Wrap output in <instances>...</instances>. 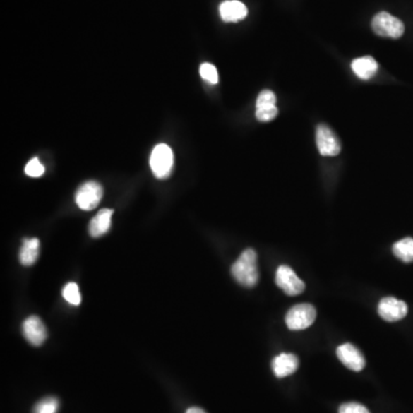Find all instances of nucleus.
<instances>
[{
	"label": "nucleus",
	"mask_w": 413,
	"mask_h": 413,
	"mask_svg": "<svg viewBox=\"0 0 413 413\" xmlns=\"http://www.w3.org/2000/svg\"><path fill=\"white\" fill-rule=\"evenodd\" d=\"M232 275L241 286L254 287L258 282V269H257L256 251L248 248L242 251L238 260L232 265Z\"/></svg>",
	"instance_id": "nucleus-1"
},
{
	"label": "nucleus",
	"mask_w": 413,
	"mask_h": 413,
	"mask_svg": "<svg viewBox=\"0 0 413 413\" xmlns=\"http://www.w3.org/2000/svg\"><path fill=\"white\" fill-rule=\"evenodd\" d=\"M150 169L159 179H165L172 174L174 167V153L168 145L159 144L150 154Z\"/></svg>",
	"instance_id": "nucleus-2"
},
{
	"label": "nucleus",
	"mask_w": 413,
	"mask_h": 413,
	"mask_svg": "<svg viewBox=\"0 0 413 413\" xmlns=\"http://www.w3.org/2000/svg\"><path fill=\"white\" fill-rule=\"evenodd\" d=\"M372 29L378 36L397 40L403 36V22L387 12H380L372 20Z\"/></svg>",
	"instance_id": "nucleus-3"
},
{
	"label": "nucleus",
	"mask_w": 413,
	"mask_h": 413,
	"mask_svg": "<svg viewBox=\"0 0 413 413\" xmlns=\"http://www.w3.org/2000/svg\"><path fill=\"white\" fill-rule=\"evenodd\" d=\"M317 317L315 306L309 303L294 306L286 315V325L292 330H302L310 328Z\"/></svg>",
	"instance_id": "nucleus-4"
},
{
	"label": "nucleus",
	"mask_w": 413,
	"mask_h": 413,
	"mask_svg": "<svg viewBox=\"0 0 413 413\" xmlns=\"http://www.w3.org/2000/svg\"><path fill=\"white\" fill-rule=\"evenodd\" d=\"M104 196V188L97 181H86L77 190L75 196L76 205L82 210H92L97 208Z\"/></svg>",
	"instance_id": "nucleus-5"
},
{
	"label": "nucleus",
	"mask_w": 413,
	"mask_h": 413,
	"mask_svg": "<svg viewBox=\"0 0 413 413\" xmlns=\"http://www.w3.org/2000/svg\"><path fill=\"white\" fill-rule=\"evenodd\" d=\"M275 284L278 287L287 294L289 297H295L302 293L306 288V285L294 273L291 266L280 265L275 273Z\"/></svg>",
	"instance_id": "nucleus-6"
},
{
	"label": "nucleus",
	"mask_w": 413,
	"mask_h": 413,
	"mask_svg": "<svg viewBox=\"0 0 413 413\" xmlns=\"http://www.w3.org/2000/svg\"><path fill=\"white\" fill-rule=\"evenodd\" d=\"M316 144L323 156H337L341 152V143L333 130L325 124L316 128Z\"/></svg>",
	"instance_id": "nucleus-7"
},
{
	"label": "nucleus",
	"mask_w": 413,
	"mask_h": 413,
	"mask_svg": "<svg viewBox=\"0 0 413 413\" xmlns=\"http://www.w3.org/2000/svg\"><path fill=\"white\" fill-rule=\"evenodd\" d=\"M378 312L380 317L385 321L394 323V321H401L407 315V303L397 300L395 297H385L380 301Z\"/></svg>",
	"instance_id": "nucleus-8"
},
{
	"label": "nucleus",
	"mask_w": 413,
	"mask_h": 413,
	"mask_svg": "<svg viewBox=\"0 0 413 413\" xmlns=\"http://www.w3.org/2000/svg\"><path fill=\"white\" fill-rule=\"evenodd\" d=\"M337 356L345 366L355 372L363 370L366 364L363 354L352 343H345L337 347Z\"/></svg>",
	"instance_id": "nucleus-9"
},
{
	"label": "nucleus",
	"mask_w": 413,
	"mask_h": 413,
	"mask_svg": "<svg viewBox=\"0 0 413 413\" xmlns=\"http://www.w3.org/2000/svg\"><path fill=\"white\" fill-rule=\"evenodd\" d=\"M22 330H23V335L28 340V342L31 343L32 346H42L47 337L45 325H44L43 321L37 316H31L29 318L25 319L22 325Z\"/></svg>",
	"instance_id": "nucleus-10"
},
{
	"label": "nucleus",
	"mask_w": 413,
	"mask_h": 413,
	"mask_svg": "<svg viewBox=\"0 0 413 413\" xmlns=\"http://www.w3.org/2000/svg\"><path fill=\"white\" fill-rule=\"evenodd\" d=\"M220 14L224 22L233 23L244 20L247 16L248 9L245 4L239 0H227L220 4Z\"/></svg>",
	"instance_id": "nucleus-11"
},
{
	"label": "nucleus",
	"mask_w": 413,
	"mask_h": 413,
	"mask_svg": "<svg viewBox=\"0 0 413 413\" xmlns=\"http://www.w3.org/2000/svg\"><path fill=\"white\" fill-rule=\"evenodd\" d=\"M299 369V358L293 354L282 352L273 358V370L277 378L291 376Z\"/></svg>",
	"instance_id": "nucleus-12"
},
{
	"label": "nucleus",
	"mask_w": 413,
	"mask_h": 413,
	"mask_svg": "<svg viewBox=\"0 0 413 413\" xmlns=\"http://www.w3.org/2000/svg\"><path fill=\"white\" fill-rule=\"evenodd\" d=\"M112 216L113 210L112 209H102L92 218L91 223L89 225V232L93 238H99L104 236L109 231L112 225Z\"/></svg>",
	"instance_id": "nucleus-13"
},
{
	"label": "nucleus",
	"mask_w": 413,
	"mask_h": 413,
	"mask_svg": "<svg viewBox=\"0 0 413 413\" xmlns=\"http://www.w3.org/2000/svg\"><path fill=\"white\" fill-rule=\"evenodd\" d=\"M352 69L358 78L367 80L376 76L379 66L372 56H361L352 61Z\"/></svg>",
	"instance_id": "nucleus-14"
},
{
	"label": "nucleus",
	"mask_w": 413,
	"mask_h": 413,
	"mask_svg": "<svg viewBox=\"0 0 413 413\" xmlns=\"http://www.w3.org/2000/svg\"><path fill=\"white\" fill-rule=\"evenodd\" d=\"M40 242L37 238L25 239L21 251L20 262L25 266H30L36 262L40 256Z\"/></svg>",
	"instance_id": "nucleus-15"
},
{
	"label": "nucleus",
	"mask_w": 413,
	"mask_h": 413,
	"mask_svg": "<svg viewBox=\"0 0 413 413\" xmlns=\"http://www.w3.org/2000/svg\"><path fill=\"white\" fill-rule=\"evenodd\" d=\"M393 253L405 263L413 262V239L404 238L394 244Z\"/></svg>",
	"instance_id": "nucleus-16"
},
{
	"label": "nucleus",
	"mask_w": 413,
	"mask_h": 413,
	"mask_svg": "<svg viewBox=\"0 0 413 413\" xmlns=\"http://www.w3.org/2000/svg\"><path fill=\"white\" fill-rule=\"evenodd\" d=\"M59 407L60 402L58 398L49 396L40 400L32 409V413H58Z\"/></svg>",
	"instance_id": "nucleus-17"
},
{
	"label": "nucleus",
	"mask_w": 413,
	"mask_h": 413,
	"mask_svg": "<svg viewBox=\"0 0 413 413\" xmlns=\"http://www.w3.org/2000/svg\"><path fill=\"white\" fill-rule=\"evenodd\" d=\"M278 108L275 104H261L256 106V119L260 122H270L278 115Z\"/></svg>",
	"instance_id": "nucleus-18"
},
{
	"label": "nucleus",
	"mask_w": 413,
	"mask_h": 413,
	"mask_svg": "<svg viewBox=\"0 0 413 413\" xmlns=\"http://www.w3.org/2000/svg\"><path fill=\"white\" fill-rule=\"evenodd\" d=\"M62 295H64V300L73 306H80L82 299H80L78 285L75 284V282H69V284L66 285L64 291H62Z\"/></svg>",
	"instance_id": "nucleus-19"
},
{
	"label": "nucleus",
	"mask_w": 413,
	"mask_h": 413,
	"mask_svg": "<svg viewBox=\"0 0 413 413\" xmlns=\"http://www.w3.org/2000/svg\"><path fill=\"white\" fill-rule=\"evenodd\" d=\"M200 75H201L203 80L210 83V84H217L218 83V73L217 69L214 64H202L200 67Z\"/></svg>",
	"instance_id": "nucleus-20"
},
{
	"label": "nucleus",
	"mask_w": 413,
	"mask_h": 413,
	"mask_svg": "<svg viewBox=\"0 0 413 413\" xmlns=\"http://www.w3.org/2000/svg\"><path fill=\"white\" fill-rule=\"evenodd\" d=\"M25 172L29 177L37 178L43 176L44 172H45V168H44V165L40 162V160L35 157V159L30 160V161L28 162V164L25 165Z\"/></svg>",
	"instance_id": "nucleus-21"
},
{
	"label": "nucleus",
	"mask_w": 413,
	"mask_h": 413,
	"mask_svg": "<svg viewBox=\"0 0 413 413\" xmlns=\"http://www.w3.org/2000/svg\"><path fill=\"white\" fill-rule=\"evenodd\" d=\"M339 413H370V411L359 403H346L340 407Z\"/></svg>",
	"instance_id": "nucleus-22"
},
{
	"label": "nucleus",
	"mask_w": 413,
	"mask_h": 413,
	"mask_svg": "<svg viewBox=\"0 0 413 413\" xmlns=\"http://www.w3.org/2000/svg\"><path fill=\"white\" fill-rule=\"evenodd\" d=\"M275 102H277V98H275V93L273 91H270V90H263L257 97L256 106L275 104Z\"/></svg>",
	"instance_id": "nucleus-23"
},
{
	"label": "nucleus",
	"mask_w": 413,
	"mask_h": 413,
	"mask_svg": "<svg viewBox=\"0 0 413 413\" xmlns=\"http://www.w3.org/2000/svg\"><path fill=\"white\" fill-rule=\"evenodd\" d=\"M186 413H207V412H205V411L202 410V409H200V407H190V409H188V410L186 411Z\"/></svg>",
	"instance_id": "nucleus-24"
}]
</instances>
